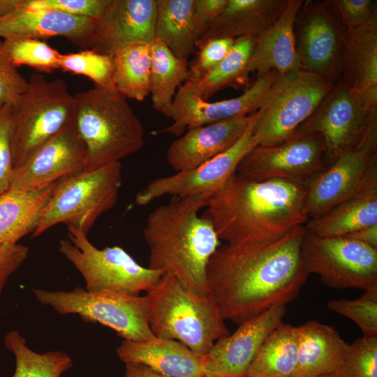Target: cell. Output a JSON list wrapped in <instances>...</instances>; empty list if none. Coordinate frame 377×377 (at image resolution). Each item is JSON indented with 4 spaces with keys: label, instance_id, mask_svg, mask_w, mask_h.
Here are the masks:
<instances>
[{
    "label": "cell",
    "instance_id": "44",
    "mask_svg": "<svg viewBox=\"0 0 377 377\" xmlns=\"http://www.w3.org/2000/svg\"><path fill=\"white\" fill-rule=\"evenodd\" d=\"M27 80L0 49V107L13 105L27 91Z\"/></svg>",
    "mask_w": 377,
    "mask_h": 377
},
{
    "label": "cell",
    "instance_id": "6",
    "mask_svg": "<svg viewBox=\"0 0 377 377\" xmlns=\"http://www.w3.org/2000/svg\"><path fill=\"white\" fill-rule=\"evenodd\" d=\"M121 183V161L84 168L58 180L32 237L58 223L87 235L99 216L114 207Z\"/></svg>",
    "mask_w": 377,
    "mask_h": 377
},
{
    "label": "cell",
    "instance_id": "30",
    "mask_svg": "<svg viewBox=\"0 0 377 377\" xmlns=\"http://www.w3.org/2000/svg\"><path fill=\"white\" fill-rule=\"evenodd\" d=\"M195 0H156L154 39L179 58L188 59L198 41L193 23Z\"/></svg>",
    "mask_w": 377,
    "mask_h": 377
},
{
    "label": "cell",
    "instance_id": "35",
    "mask_svg": "<svg viewBox=\"0 0 377 377\" xmlns=\"http://www.w3.org/2000/svg\"><path fill=\"white\" fill-rule=\"evenodd\" d=\"M4 343L15 358V371L8 377H61L73 366L71 357L64 352H35L17 330H10L6 334Z\"/></svg>",
    "mask_w": 377,
    "mask_h": 377
},
{
    "label": "cell",
    "instance_id": "27",
    "mask_svg": "<svg viewBox=\"0 0 377 377\" xmlns=\"http://www.w3.org/2000/svg\"><path fill=\"white\" fill-rule=\"evenodd\" d=\"M288 0H228L220 15L196 43L215 38L258 37L279 17Z\"/></svg>",
    "mask_w": 377,
    "mask_h": 377
},
{
    "label": "cell",
    "instance_id": "12",
    "mask_svg": "<svg viewBox=\"0 0 377 377\" xmlns=\"http://www.w3.org/2000/svg\"><path fill=\"white\" fill-rule=\"evenodd\" d=\"M377 184V118L360 142L306 184L309 219Z\"/></svg>",
    "mask_w": 377,
    "mask_h": 377
},
{
    "label": "cell",
    "instance_id": "42",
    "mask_svg": "<svg viewBox=\"0 0 377 377\" xmlns=\"http://www.w3.org/2000/svg\"><path fill=\"white\" fill-rule=\"evenodd\" d=\"M235 39L215 38L206 41L198 49L195 59L188 64V80L198 79L214 68L227 56Z\"/></svg>",
    "mask_w": 377,
    "mask_h": 377
},
{
    "label": "cell",
    "instance_id": "40",
    "mask_svg": "<svg viewBox=\"0 0 377 377\" xmlns=\"http://www.w3.org/2000/svg\"><path fill=\"white\" fill-rule=\"evenodd\" d=\"M110 0H9L10 11L15 8L54 10L96 20Z\"/></svg>",
    "mask_w": 377,
    "mask_h": 377
},
{
    "label": "cell",
    "instance_id": "48",
    "mask_svg": "<svg viewBox=\"0 0 377 377\" xmlns=\"http://www.w3.org/2000/svg\"><path fill=\"white\" fill-rule=\"evenodd\" d=\"M124 377H168L139 363H125Z\"/></svg>",
    "mask_w": 377,
    "mask_h": 377
},
{
    "label": "cell",
    "instance_id": "29",
    "mask_svg": "<svg viewBox=\"0 0 377 377\" xmlns=\"http://www.w3.org/2000/svg\"><path fill=\"white\" fill-rule=\"evenodd\" d=\"M377 224V184L334 206L324 214L309 219L306 230L320 237H346Z\"/></svg>",
    "mask_w": 377,
    "mask_h": 377
},
{
    "label": "cell",
    "instance_id": "45",
    "mask_svg": "<svg viewBox=\"0 0 377 377\" xmlns=\"http://www.w3.org/2000/svg\"><path fill=\"white\" fill-rule=\"evenodd\" d=\"M29 248L20 244L0 246V297L9 279L28 257Z\"/></svg>",
    "mask_w": 377,
    "mask_h": 377
},
{
    "label": "cell",
    "instance_id": "15",
    "mask_svg": "<svg viewBox=\"0 0 377 377\" xmlns=\"http://www.w3.org/2000/svg\"><path fill=\"white\" fill-rule=\"evenodd\" d=\"M301 69L334 84L341 78L346 29L324 1H304L294 24Z\"/></svg>",
    "mask_w": 377,
    "mask_h": 377
},
{
    "label": "cell",
    "instance_id": "25",
    "mask_svg": "<svg viewBox=\"0 0 377 377\" xmlns=\"http://www.w3.org/2000/svg\"><path fill=\"white\" fill-rule=\"evenodd\" d=\"M116 353L124 363L142 364L168 377H205L204 356L176 340L156 337L145 341L124 339Z\"/></svg>",
    "mask_w": 377,
    "mask_h": 377
},
{
    "label": "cell",
    "instance_id": "14",
    "mask_svg": "<svg viewBox=\"0 0 377 377\" xmlns=\"http://www.w3.org/2000/svg\"><path fill=\"white\" fill-rule=\"evenodd\" d=\"M375 118L377 108L369 107L341 79L296 131L320 134L325 161L331 165L360 142Z\"/></svg>",
    "mask_w": 377,
    "mask_h": 377
},
{
    "label": "cell",
    "instance_id": "1",
    "mask_svg": "<svg viewBox=\"0 0 377 377\" xmlns=\"http://www.w3.org/2000/svg\"><path fill=\"white\" fill-rule=\"evenodd\" d=\"M304 226L270 242L219 247L207 266V290L223 318L241 323L295 300L307 280Z\"/></svg>",
    "mask_w": 377,
    "mask_h": 377
},
{
    "label": "cell",
    "instance_id": "31",
    "mask_svg": "<svg viewBox=\"0 0 377 377\" xmlns=\"http://www.w3.org/2000/svg\"><path fill=\"white\" fill-rule=\"evenodd\" d=\"M298 327L283 322L259 349L246 377H291L297 365Z\"/></svg>",
    "mask_w": 377,
    "mask_h": 377
},
{
    "label": "cell",
    "instance_id": "21",
    "mask_svg": "<svg viewBox=\"0 0 377 377\" xmlns=\"http://www.w3.org/2000/svg\"><path fill=\"white\" fill-rule=\"evenodd\" d=\"M256 112L188 129L168 147V164L177 172L186 171L228 150L244 134Z\"/></svg>",
    "mask_w": 377,
    "mask_h": 377
},
{
    "label": "cell",
    "instance_id": "11",
    "mask_svg": "<svg viewBox=\"0 0 377 377\" xmlns=\"http://www.w3.org/2000/svg\"><path fill=\"white\" fill-rule=\"evenodd\" d=\"M306 273L335 289L377 287V249L344 237H320L307 231L301 244Z\"/></svg>",
    "mask_w": 377,
    "mask_h": 377
},
{
    "label": "cell",
    "instance_id": "49",
    "mask_svg": "<svg viewBox=\"0 0 377 377\" xmlns=\"http://www.w3.org/2000/svg\"><path fill=\"white\" fill-rule=\"evenodd\" d=\"M323 377H337V374L334 373V374H330V375H327V376H323Z\"/></svg>",
    "mask_w": 377,
    "mask_h": 377
},
{
    "label": "cell",
    "instance_id": "13",
    "mask_svg": "<svg viewBox=\"0 0 377 377\" xmlns=\"http://www.w3.org/2000/svg\"><path fill=\"white\" fill-rule=\"evenodd\" d=\"M325 144L318 133L295 131L271 145H257L239 163L236 173L262 181L284 179L307 184L325 170Z\"/></svg>",
    "mask_w": 377,
    "mask_h": 377
},
{
    "label": "cell",
    "instance_id": "47",
    "mask_svg": "<svg viewBox=\"0 0 377 377\" xmlns=\"http://www.w3.org/2000/svg\"><path fill=\"white\" fill-rule=\"evenodd\" d=\"M344 237L358 240L377 249V224L359 230Z\"/></svg>",
    "mask_w": 377,
    "mask_h": 377
},
{
    "label": "cell",
    "instance_id": "4",
    "mask_svg": "<svg viewBox=\"0 0 377 377\" xmlns=\"http://www.w3.org/2000/svg\"><path fill=\"white\" fill-rule=\"evenodd\" d=\"M145 297L149 325L156 338L178 341L205 356L230 334L211 295H198L170 274H163Z\"/></svg>",
    "mask_w": 377,
    "mask_h": 377
},
{
    "label": "cell",
    "instance_id": "5",
    "mask_svg": "<svg viewBox=\"0 0 377 377\" xmlns=\"http://www.w3.org/2000/svg\"><path fill=\"white\" fill-rule=\"evenodd\" d=\"M75 98V123L88 154L86 168L120 161L142 148L144 126L114 87L95 86Z\"/></svg>",
    "mask_w": 377,
    "mask_h": 377
},
{
    "label": "cell",
    "instance_id": "19",
    "mask_svg": "<svg viewBox=\"0 0 377 377\" xmlns=\"http://www.w3.org/2000/svg\"><path fill=\"white\" fill-rule=\"evenodd\" d=\"M88 154L75 119L14 169L10 188L45 186L87 168Z\"/></svg>",
    "mask_w": 377,
    "mask_h": 377
},
{
    "label": "cell",
    "instance_id": "8",
    "mask_svg": "<svg viewBox=\"0 0 377 377\" xmlns=\"http://www.w3.org/2000/svg\"><path fill=\"white\" fill-rule=\"evenodd\" d=\"M67 235L59 241V251L80 273L89 292L138 296L164 274L140 265L121 247L96 248L76 229L68 228Z\"/></svg>",
    "mask_w": 377,
    "mask_h": 377
},
{
    "label": "cell",
    "instance_id": "28",
    "mask_svg": "<svg viewBox=\"0 0 377 377\" xmlns=\"http://www.w3.org/2000/svg\"><path fill=\"white\" fill-rule=\"evenodd\" d=\"M56 184L28 189L9 188L0 193V246L17 244L34 232Z\"/></svg>",
    "mask_w": 377,
    "mask_h": 377
},
{
    "label": "cell",
    "instance_id": "3",
    "mask_svg": "<svg viewBox=\"0 0 377 377\" xmlns=\"http://www.w3.org/2000/svg\"><path fill=\"white\" fill-rule=\"evenodd\" d=\"M210 196H172L148 215L143 235L149 250L148 267L177 279L198 295L209 294L206 271L219 247L211 219L199 212Z\"/></svg>",
    "mask_w": 377,
    "mask_h": 377
},
{
    "label": "cell",
    "instance_id": "22",
    "mask_svg": "<svg viewBox=\"0 0 377 377\" xmlns=\"http://www.w3.org/2000/svg\"><path fill=\"white\" fill-rule=\"evenodd\" d=\"M94 20L54 10L15 8L0 17V37L62 36L83 48Z\"/></svg>",
    "mask_w": 377,
    "mask_h": 377
},
{
    "label": "cell",
    "instance_id": "17",
    "mask_svg": "<svg viewBox=\"0 0 377 377\" xmlns=\"http://www.w3.org/2000/svg\"><path fill=\"white\" fill-rule=\"evenodd\" d=\"M272 71L256 80L239 96L215 102L201 99L182 85L177 90L165 116L173 123L154 133H169L177 137L186 129L257 112L278 76Z\"/></svg>",
    "mask_w": 377,
    "mask_h": 377
},
{
    "label": "cell",
    "instance_id": "41",
    "mask_svg": "<svg viewBox=\"0 0 377 377\" xmlns=\"http://www.w3.org/2000/svg\"><path fill=\"white\" fill-rule=\"evenodd\" d=\"M323 1L346 30L360 27L377 15V1L374 0Z\"/></svg>",
    "mask_w": 377,
    "mask_h": 377
},
{
    "label": "cell",
    "instance_id": "18",
    "mask_svg": "<svg viewBox=\"0 0 377 377\" xmlns=\"http://www.w3.org/2000/svg\"><path fill=\"white\" fill-rule=\"evenodd\" d=\"M286 305L272 308L219 339L204 356L205 377H246L261 346L282 323Z\"/></svg>",
    "mask_w": 377,
    "mask_h": 377
},
{
    "label": "cell",
    "instance_id": "23",
    "mask_svg": "<svg viewBox=\"0 0 377 377\" xmlns=\"http://www.w3.org/2000/svg\"><path fill=\"white\" fill-rule=\"evenodd\" d=\"M304 0H288L277 20L256 38L247 73L257 77L272 71L283 75L301 69L295 48L294 24Z\"/></svg>",
    "mask_w": 377,
    "mask_h": 377
},
{
    "label": "cell",
    "instance_id": "38",
    "mask_svg": "<svg viewBox=\"0 0 377 377\" xmlns=\"http://www.w3.org/2000/svg\"><path fill=\"white\" fill-rule=\"evenodd\" d=\"M328 309L354 321L363 336H377V287L364 290L354 300L336 299L328 301Z\"/></svg>",
    "mask_w": 377,
    "mask_h": 377
},
{
    "label": "cell",
    "instance_id": "37",
    "mask_svg": "<svg viewBox=\"0 0 377 377\" xmlns=\"http://www.w3.org/2000/svg\"><path fill=\"white\" fill-rule=\"evenodd\" d=\"M113 56L91 50L61 54L59 69L91 79L95 86L114 87L112 82Z\"/></svg>",
    "mask_w": 377,
    "mask_h": 377
},
{
    "label": "cell",
    "instance_id": "46",
    "mask_svg": "<svg viewBox=\"0 0 377 377\" xmlns=\"http://www.w3.org/2000/svg\"><path fill=\"white\" fill-rule=\"evenodd\" d=\"M228 3V0L194 1L193 23L198 40L223 11Z\"/></svg>",
    "mask_w": 377,
    "mask_h": 377
},
{
    "label": "cell",
    "instance_id": "26",
    "mask_svg": "<svg viewBox=\"0 0 377 377\" xmlns=\"http://www.w3.org/2000/svg\"><path fill=\"white\" fill-rule=\"evenodd\" d=\"M297 365L291 377H323L337 373L350 344L331 325L309 320L298 327Z\"/></svg>",
    "mask_w": 377,
    "mask_h": 377
},
{
    "label": "cell",
    "instance_id": "20",
    "mask_svg": "<svg viewBox=\"0 0 377 377\" xmlns=\"http://www.w3.org/2000/svg\"><path fill=\"white\" fill-rule=\"evenodd\" d=\"M156 12V0H110L94 20L83 49L113 56L130 43H151L155 38Z\"/></svg>",
    "mask_w": 377,
    "mask_h": 377
},
{
    "label": "cell",
    "instance_id": "16",
    "mask_svg": "<svg viewBox=\"0 0 377 377\" xmlns=\"http://www.w3.org/2000/svg\"><path fill=\"white\" fill-rule=\"evenodd\" d=\"M257 117L258 111L244 134L228 150L193 169L177 172L172 175L153 180L137 193L136 203L144 206L164 195L211 196L218 191L236 172L244 156L258 145L253 133Z\"/></svg>",
    "mask_w": 377,
    "mask_h": 377
},
{
    "label": "cell",
    "instance_id": "24",
    "mask_svg": "<svg viewBox=\"0 0 377 377\" xmlns=\"http://www.w3.org/2000/svg\"><path fill=\"white\" fill-rule=\"evenodd\" d=\"M341 80L371 108H377V15L346 30Z\"/></svg>",
    "mask_w": 377,
    "mask_h": 377
},
{
    "label": "cell",
    "instance_id": "32",
    "mask_svg": "<svg viewBox=\"0 0 377 377\" xmlns=\"http://www.w3.org/2000/svg\"><path fill=\"white\" fill-rule=\"evenodd\" d=\"M255 40L253 37L236 38L219 64L200 78L187 80L183 86L195 96L207 101L223 89L244 84L248 77L247 65Z\"/></svg>",
    "mask_w": 377,
    "mask_h": 377
},
{
    "label": "cell",
    "instance_id": "36",
    "mask_svg": "<svg viewBox=\"0 0 377 377\" xmlns=\"http://www.w3.org/2000/svg\"><path fill=\"white\" fill-rule=\"evenodd\" d=\"M0 49L15 67L28 66L45 73L59 69L61 54L40 40L7 37L0 42Z\"/></svg>",
    "mask_w": 377,
    "mask_h": 377
},
{
    "label": "cell",
    "instance_id": "33",
    "mask_svg": "<svg viewBox=\"0 0 377 377\" xmlns=\"http://www.w3.org/2000/svg\"><path fill=\"white\" fill-rule=\"evenodd\" d=\"M188 75L187 59L176 57L158 39L151 43L150 94L156 110L166 114L178 89Z\"/></svg>",
    "mask_w": 377,
    "mask_h": 377
},
{
    "label": "cell",
    "instance_id": "2",
    "mask_svg": "<svg viewBox=\"0 0 377 377\" xmlns=\"http://www.w3.org/2000/svg\"><path fill=\"white\" fill-rule=\"evenodd\" d=\"M204 214L219 239L232 246L277 240L309 220L306 184L253 180L236 172L212 194Z\"/></svg>",
    "mask_w": 377,
    "mask_h": 377
},
{
    "label": "cell",
    "instance_id": "39",
    "mask_svg": "<svg viewBox=\"0 0 377 377\" xmlns=\"http://www.w3.org/2000/svg\"><path fill=\"white\" fill-rule=\"evenodd\" d=\"M337 377H377V336L362 337L350 344Z\"/></svg>",
    "mask_w": 377,
    "mask_h": 377
},
{
    "label": "cell",
    "instance_id": "9",
    "mask_svg": "<svg viewBox=\"0 0 377 377\" xmlns=\"http://www.w3.org/2000/svg\"><path fill=\"white\" fill-rule=\"evenodd\" d=\"M334 84L302 69L279 74L258 110L253 131L258 145H274L293 134Z\"/></svg>",
    "mask_w": 377,
    "mask_h": 377
},
{
    "label": "cell",
    "instance_id": "7",
    "mask_svg": "<svg viewBox=\"0 0 377 377\" xmlns=\"http://www.w3.org/2000/svg\"><path fill=\"white\" fill-rule=\"evenodd\" d=\"M28 81L27 91L11 110L14 169L75 118V95L70 93L65 80H48L34 73Z\"/></svg>",
    "mask_w": 377,
    "mask_h": 377
},
{
    "label": "cell",
    "instance_id": "34",
    "mask_svg": "<svg viewBox=\"0 0 377 377\" xmlns=\"http://www.w3.org/2000/svg\"><path fill=\"white\" fill-rule=\"evenodd\" d=\"M112 82L126 98L144 101L150 94L151 43H130L113 55Z\"/></svg>",
    "mask_w": 377,
    "mask_h": 377
},
{
    "label": "cell",
    "instance_id": "10",
    "mask_svg": "<svg viewBox=\"0 0 377 377\" xmlns=\"http://www.w3.org/2000/svg\"><path fill=\"white\" fill-rule=\"evenodd\" d=\"M32 293L40 303L59 314H77L84 322L113 330L125 340L145 341L155 338L149 325L145 296L91 293L80 287L69 291L34 288Z\"/></svg>",
    "mask_w": 377,
    "mask_h": 377
},
{
    "label": "cell",
    "instance_id": "43",
    "mask_svg": "<svg viewBox=\"0 0 377 377\" xmlns=\"http://www.w3.org/2000/svg\"><path fill=\"white\" fill-rule=\"evenodd\" d=\"M11 105L0 107V193L10 188L14 170L11 140Z\"/></svg>",
    "mask_w": 377,
    "mask_h": 377
}]
</instances>
